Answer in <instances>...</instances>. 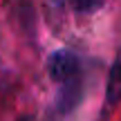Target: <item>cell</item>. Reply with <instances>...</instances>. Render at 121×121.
Returning a JSON list of instances; mask_svg holds the SVG:
<instances>
[{"label": "cell", "instance_id": "cell-1", "mask_svg": "<svg viewBox=\"0 0 121 121\" xmlns=\"http://www.w3.org/2000/svg\"><path fill=\"white\" fill-rule=\"evenodd\" d=\"M47 74L56 85L83 76L81 56L76 52H72V49H56V52H52L47 58Z\"/></svg>", "mask_w": 121, "mask_h": 121}, {"label": "cell", "instance_id": "cell-4", "mask_svg": "<svg viewBox=\"0 0 121 121\" xmlns=\"http://www.w3.org/2000/svg\"><path fill=\"white\" fill-rule=\"evenodd\" d=\"M18 121H34L31 114H22V117H18Z\"/></svg>", "mask_w": 121, "mask_h": 121}, {"label": "cell", "instance_id": "cell-5", "mask_svg": "<svg viewBox=\"0 0 121 121\" xmlns=\"http://www.w3.org/2000/svg\"><path fill=\"white\" fill-rule=\"evenodd\" d=\"M52 2H54V4H56V7H60V4H63V2H65V0H52Z\"/></svg>", "mask_w": 121, "mask_h": 121}, {"label": "cell", "instance_id": "cell-3", "mask_svg": "<svg viewBox=\"0 0 121 121\" xmlns=\"http://www.w3.org/2000/svg\"><path fill=\"white\" fill-rule=\"evenodd\" d=\"M67 2L72 4L74 11H78V13H94L96 9L103 7L105 0H67Z\"/></svg>", "mask_w": 121, "mask_h": 121}, {"label": "cell", "instance_id": "cell-2", "mask_svg": "<svg viewBox=\"0 0 121 121\" xmlns=\"http://www.w3.org/2000/svg\"><path fill=\"white\" fill-rule=\"evenodd\" d=\"M121 101V47L114 56V63L108 74V85H105V105H117Z\"/></svg>", "mask_w": 121, "mask_h": 121}]
</instances>
